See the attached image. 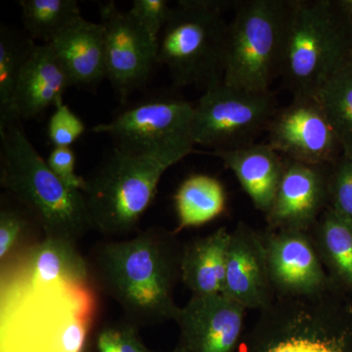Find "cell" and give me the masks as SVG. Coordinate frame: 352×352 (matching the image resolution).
Segmentation results:
<instances>
[{
	"label": "cell",
	"instance_id": "obj_1",
	"mask_svg": "<svg viewBox=\"0 0 352 352\" xmlns=\"http://www.w3.org/2000/svg\"><path fill=\"white\" fill-rule=\"evenodd\" d=\"M182 250L175 231L149 227L131 239L97 245L87 261L90 277L136 328L175 321Z\"/></svg>",
	"mask_w": 352,
	"mask_h": 352
},
{
	"label": "cell",
	"instance_id": "obj_2",
	"mask_svg": "<svg viewBox=\"0 0 352 352\" xmlns=\"http://www.w3.org/2000/svg\"><path fill=\"white\" fill-rule=\"evenodd\" d=\"M0 139L1 186L34 215L43 238L78 245L92 230L82 192L55 175L18 122L1 127Z\"/></svg>",
	"mask_w": 352,
	"mask_h": 352
},
{
	"label": "cell",
	"instance_id": "obj_3",
	"mask_svg": "<svg viewBox=\"0 0 352 352\" xmlns=\"http://www.w3.org/2000/svg\"><path fill=\"white\" fill-rule=\"evenodd\" d=\"M190 153L113 146L98 170L85 178L82 194L92 230L109 237L133 233L154 201L164 173Z\"/></svg>",
	"mask_w": 352,
	"mask_h": 352
},
{
	"label": "cell",
	"instance_id": "obj_4",
	"mask_svg": "<svg viewBox=\"0 0 352 352\" xmlns=\"http://www.w3.org/2000/svg\"><path fill=\"white\" fill-rule=\"evenodd\" d=\"M237 352H352V296L332 287L307 298H276Z\"/></svg>",
	"mask_w": 352,
	"mask_h": 352
},
{
	"label": "cell",
	"instance_id": "obj_5",
	"mask_svg": "<svg viewBox=\"0 0 352 352\" xmlns=\"http://www.w3.org/2000/svg\"><path fill=\"white\" fill-rule=\"evenodd\" d=\"M237 1L179 0L159 38L157 64L176 87L207 90L223 82L229 23L224 11Z\"/></svg>",
	"mask_w": 352,
	"mask_h": 352
},
{
	"label": "cell",
	"instance_id": "obj_6",
	"mask_svg": "<svg viewBox=\"0 0 352 352\" xmlns=\"http://www.w3.org/2000/svg\"><path fill=\"white\" fill-rule=\"evenodd\" d=\"M352 60V24L336 0H296L289 24L283 85L293 97L315 96Z\"/></svg>",
	"mask_w": 352,
	"mask_h": 352
},
{
	"label": "cell",
	"instance_id": "obj_7",
	"mask_svg": "<svg viewBox=\"0 0 352 352\" xmlns=\"http://www.w3.org/2000/svg\"><path fill=\"white\" fill-rule=\"evenodd\" d=\"M296 0L237 1L229 23L223 83L265 94L281 78Z\"/></svg>",
	"mask_w": 352,
	"mask_h": 352
},
{
	"label": "cell",
	"instance_id": "obj_8",
	"mask_svg": "<svg viewBox=\"0 0 352 352\" xmlns=\"http://www.w3.org/2000/svg\"><path fill=\"white\" fill-rule=\"evenodd\" d=\"M273 92L256 94L221 82L204 91L194 106L191 140L214 150L254 144L276 113Z\"/></svg>",
	"mask_w": 352,
	"mask_h": 352
},
{
	"label": "cell",
	"instance_id": "obj_9",
	"mask_svg": "<svg viewBox=\"0 0 352 352\" xmlns=\"http://www.w3.org/2000/svg\"><path fill=\"white\" fill-rule=\"evenodd\" d=\"M194 106L175 97H154L131 106L92 131L107 134L115 146L149 151L178 149L193 152L191 122Z\"/></svg>",
	"mask_w": 352,
	"mask_h": 352
},
{
	"label": "cell",
	"instance_id": "obj_10",
	"mask_svg": "<svg viewBox=\"0 0 352 352\" xmlns=\"http://www.w3.org/2000/svg\"><path fill=\"white\" fill-rule=\"evenodd\" d=\"M267 144L298 163L332 166L342 151L327 113L316 96L293 97L278 108L267 129Z\"/></svg>",
	"mask_w": 352,
	"mask_h": 352
},
{
	"label": "cell",
	"instance_id": "obj_11",
	"mask_svg": "<svg viewBox=\"0 0 352 352\" xmlns=\"http://www.w3.org/2000/svg\"><path fill=\"white\" fill-rule=\"evenodd\" d=\"M105 43L106 76L120 100L144 87L157 64L159 41L113 1L99 3Z\"/></svg>",
	"mask_w": 352,
	"mask_h": 352
},
{
	"label": "cell",
	"instance_id": "obj_12",
	"mask_svg": "<svg viewBox=\"0 0 352 352\" xmlns=\"http://www.w3.org/2000/svg\"><path fill=\"white\" fill-rule=\"evenodd\" d=\"M270 283L276 298H307L332 288L309 233L261 232Z\"/></svg>",
	"mask_w": 352,
	"mask_h": 352
},
{
	"label": "cell",
	"instance_id": "obj_13",
	"mask_svg": "<svg viewBox=\"0 0 352 352\" xmlns=\"http://www.w3.org/2000/svg\"><path fill=\"white\" fill-rule=\"evenodd\" d=\"M247 309L224 294L192 296L176 318V352H237Z\"/></svg>",
	"mask_w": 352,
	"mask_h": 352
},
{
	"label": "cell",
	"instance_id": "obj_14",
	"mask_svg": "<svg viewBox=\"0 0 352 352\" xmlns=\"http://www.w3.org/2000/svg\"><path fill=\"white\" fill-rule=\"evenodd\" d=\"M330 170L331 166L287 159L272 206L265 214L266 230L308 232L329 207Z\"/></svg>",
	"mask_w": 352,
	"mask_h": 352
},
{
	"label": "cell",
	"instance_id": "obj_15",
	"mask_svg": "<svg viewBox=\"0 0 352 352\" xmlns=\"http://www.w3.org/2000/svg\"><path fill=\"white\" fill-rule=\"evenodd\" d=\"M224 295L245 309H265L274 302L261 231L240 221L230 234Z\"/></svg>",
	"mask_w": 352,
	"mask_h": 352
},
{
	"label": "cell",
	"instance_id": "obj_16",
	"mask_svg": "<svg viewBox=\"0 0 352 352\" xmlns=\"http://www.w3.org/2000/svg\"><path fill=\"white\" fill-rule=\"evenodd\" d=\"M72 87L63 65L50 43L36 45L21 74L12 102L11 120L32 119L63 99Z\"/></svg>",
	"mask_w": 352,
	"mask_h": 352
},
{
	"label": "cell",
	"instance_id": "obj_17",
	"mask_svg": "<svg viewBox=\"0 0 352 352\" xmlns=\"http://www.w3.org/2000/svg\"><path fill=\"white\" fill-rule=\"evenodd\" d=\"M210 154L221 160L232 171L254 207L267 214L286 168V157L267 143L214 150Z\"/></svg>",
	"mask_w": 352,
	"mask_h": 352
},
{
	"label": "cell",
	"instance_id": "obj_18",
	"mask_svg": "<svg viewBox=\"0 0 352 352\" xmlns=\"http://www.w3.org/2000/svg\"><path fill=\"white\" fill-rule=\"evenodd\" d=\"M50 44L66 69L72 87L95 89L107 78L104 32L100 23L80 18Z\"/></svg>",
	"mask_w": 352,
	"mask_h": 352
},
{
	"label": "cell",
	"instance_id": "obj_19",
	"mask_svg": "<svg viewBox=\"0 0 352 352\" xmlns=\"http://www.w3.org/2000/svg\"><path fill=\"white\" fill-rule=\"evenodd\" d=\"M13 274L20 283L41 286L85 285L91 279L88 261L78 252V245L47 238L23 252Z\"/></svg>",
	"mask_w": 352,
	"mask_h": 352
},
{
	"label": "cell",
	"instance_id": "obj_20",
	"mask_svg": "<svg viewBox=\"0 0 352 352\" xmlns=\"http://www.w3.org/2000/svg\"><path fill=\"white\" fill-rule=\"evenodd\" d=\"M230 231L220 227L183 245L182 281L192 296L223 293Z\"/></svg>",
	"mask_w": 352,
	"mask_h": 352
},
{
	"label": "cell",
	"instance_id": "obj_21",
	"mask_svg": "<svg viewBox=\"0 0 352 352\" xmlns=\"http://www.w3.org/2000/svg\"><path fill=\"white\" fill-rule=\"evenodd\" d=\"M333 286L352 296V221L329 206L308 231Z\"/></svg>",
	"mask_w": 352,
	"mask_h": 352
},
{
	"label": "cell",
	"instance_id": "obj_22",
	"mask_svg": "<svg viewBox=\"0 0 352 352\" xmlns=\"http://www.w3.org/2000/svg\"><path fill=\"white\" fill-rule=\"evenodd\" d=\"M173 199L178 220L176 233L212 221L226 210V189L214 176H189L176 190Z\"/></svg>",
	"mask_w": 352,
	"mask_h": 352
},
{
	"label": "cell",
	"instance_id": "obj_23",
	"mask_svg": "<svg viewBox=\"0 0 352 352\" xmlns=\"http://www.w3.org/2000/svg\"><path fill=\"white\" fill-rule=\"evenodd\" d=\"M38 44L12 27L0 28V129L11 124L16 87L32 51Z\"/></svg>",
	"mask_w": 352,
	"mask_h": 352
},
{
	"label": "cell",
	"instance_id": "obj_24",
	"mask_svg": "<svg viewBox=\"0 0 352 352\" xmlns=\"http://www.w3.org/2000/svg\"><path fill=\"white\" fill-rule=\"evenodd\" d=\"M23 23L30 38L50 43L72 23L82 18L76 0H21Z\"/></svg>",
	"mask_w": 352,
	"mask_h": 352
},
{
	"label": "cell",
	"instance_id": "obj_25",
	"mask_svg": "<svg viewBox=\"0 0 352 352\" xmlns=\"http://www.w3.org/2000/svg\"><path fill=\"white\" fill-rule=\"evenodd\" d=\"M315 96L327 113L342 154L352 156V60L331 76Z\"/></svg>",
	"mask_w": 352,
	"mask_h": 352
},
{
	"label": "cell",
	"instance_id": "obj_26",
	"mask_svg": "<svg viewBox=\"0 0 352 352\" xmlns=\"http://www.w3.org/2000/svg\"><path fill=\"white\" fill-rule=\"evenodd\" d=\"M94 352H149L143 344L139 329L124 320L106 323L95 333Z\"/></svg>",
	"mask_w": 352,
	"mask_h": 352
},
{
	"label": "cell",
	"instance_id": "obj_27",
	"mask_svg": "<svg viewBox=\"0 0 352 352\" xmlns=\"http://www.w3.org/2000/svg\"><path fill=\"white\" fill-rule=\"evenodd\" d=\"M30 222L20 208L1 206L0 210V263L6 265L20 251L29 234Z\"/></svg>",
	"mask_w": 352,
	"mask_h": 352
},
{
	"label": "cell",
	"instance_id": "obj_28",
	"mask_svg": "<svg viewBox=\"0 0 352 352\" xmlns=\"http://www.w3.org/2000/svg\"><path fill=\"white\" fill-rule=\"evenodd\" d=\"M329 206L352 221V156L342 154L331 166Z\"/></svg>",
	"mask_w": 352,
	"mask_h": 352
},
{
	"label": "cell",
	"instance_id": "obj_29",
	"mask_svg": "<svg viewBox=\"0 0 352 352\" xmlns=\"http://www.w3.org/2000/svg\"><path fill=\"white\" fill-rule=\"evenodd\" d=\"M85 124L63 99L58 102L47 126L48 139L53 147H71L85 133Z\"/></svg>",
	"mask_w": 352,
	"mask_h": 352
},
{
	"label": "cell",
	"instance_id": "obj_30",
	"mask_svg": "<svg viewBox=\"0 0 352 352\" xmlns=\"http://www.w3.org/2000/svg\"><path fill=\"white\" fill-rule=\"evenodd\" d=\"M173 7L166 0H134L129 12L134 19L159 41L162 32L168 24Z\"/></svg>",
	"mask_w": 352,
	"mask_h": 352
},
{
	"label": "cell",
	"instance_id": "obj_31",
	"mask_svg": "<svg viewBox=\"0 0 352 352\" xmlns=\"http://www.w3.org/2000/svg\"><path fill=\"white\" fill-rule=\"evenodd\" d=\"M48 166L55 175L69 188L82 192L87 180L76 173V154L71 147H53L47 160Z\"/></svg>",
	"mask_w": 352,
	"mask_h": 352
},
{
	"label": "cell",
	"instance_id": "obj_32",
	"mask_svg": "<svg viewBox=\"0 0 352 352\" xmlns=\"http://www.w3.org/2000/svg\"><path fill=\"white\" fill-rule=\"evenodd\" d=\"M342 15L352 24V0H336Z\"/></svg>",
	"mask_w": 352,
	"mask_h": 352
},
{
	"label": "cell",
	"instance_id": "obj_33",
	"mask_svg": "<svg viewBox=\"0 0 352 352\" xmlns=\"http://www.w3.org/2000/svg\"><path fill=\"white\" fill-rule=\"evenodd\" d=\"M149 352H157V351H149ZM171 352H176V351H175H175H171Z\"/></svg>",
	"mask_w": 352,
	"mask_h": 352
}]
</instances>
